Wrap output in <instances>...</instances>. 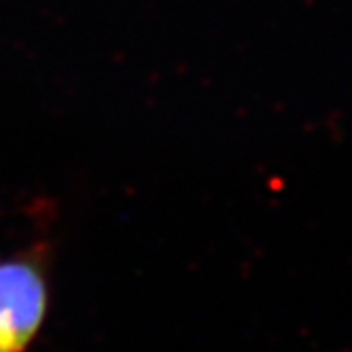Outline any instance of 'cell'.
<instances>
[{"mask_svg": "<svg viewBox=\"0 0 352 352\" xmlns=\"http://www.w3.org/2000/svg\"><path fill=\"white\" fill-rule=\"evenodd\" d=\"M45 306V283L32 263H0V350L21 352L26 348L41 327Z\"/></svg>", "mask_w": 352, "mask_h": 352, "instance_id": "1", "label": "cell"}, {"mask_svg": "<svg viewBox=\"0 0 352 352\" xmlns=\"http://www.w3.org/2000/svg\"><path fill=\"white\" fill-rule=\"evenodd\" d=\"M0 352H3V350H0Z\"/></svg>", "mask_w": 352, "mask_h": 352, "instance_id": "2", "label": "cell"}]
</instances>
